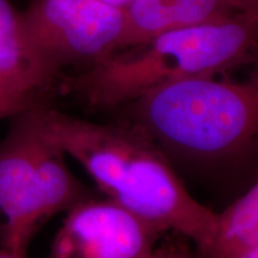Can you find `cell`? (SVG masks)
<instances>
[{"instance_id": "1", "label": "cell", "mask_w": 258, "mask_h": 258, "mask_svg": "<svg viewBox=\"0 0 258 258\" xmlns=\"http://www.w3.org/2000/svg\"><path fill=\"white\" fill-rule=\"evenodd\" d=\"M44 134L78 161L108 199L160 231L194 240L203 253L218 226V213L190 195L146 132L67 115L47 103L34 108Z\"/></svg>"}, {"instance_id": "2", "label": "cell", "mask_w": 258, "mask_h": 258, "mask_svg": "<svg viewBox=\"0 0 258 258\" xmlns=\"http://www.w3.org/2000/svg\"><path fill=\"white\" fill-rule=\"evenodd\" d=\"M257 48L258 14L243 11L228 21L166 31L115 51L88 70L63 74L57 90L90 108H116L160 86L252 62Z\"/></svg>"}, {"instance_id": "3", "label": "cell", "mask_w": 258, "mask_h": 258, "mask_svg": "<svg viewBox=\"0 0 258 258\" xmlns=\"http://www.w3.org/2000/svg\"><path fill=\"white\" fill-rule=\"evenodd\" d=\"M198 77L132 102L148 134L180 152L221 158L258 143V57L241 80Z\"/></svg>"}, {"instance_id": "4", "label": "cell", "mask_w": 258, "mask_h": 258, "mask_svg": "<svg viewBox=\"0 0 258 258\" xmlns=\"http://www.w3.org/2000/svg\"><path fill=\"white\" fill-rule=\"evenodd\" d=\"M34 108L12 116L0 141V247L21 254L51 217L88 199Z\"/></svg>"}, {"instance_id": "5", "label": "cell", "mask_w": 258, "mask_h": 258, "mask_svg": "<svg viewBox=\"0 0 258 258\" xmlns=\"http://www.w3.org/2000/svg\"><path fill=\"white\" fill-rule=\"evenodd\" d=\"M21 14L32 48L57 78L90 69L121 49L124 11L98 0H30Z\"/></svg>"}, {"instance_id": "6", "label": "cell", "mask_w": 258, "mask_h": 258, "mask_svg": "<svg viewBox=\"0 0 258 258\" xmlns=\"http://www.w3.org/2000/svg\"><path fill=\"white\" fill-rule=\"evenodd\" d=\"M67 213L48 258H148L163 232L109 199H84Z\"/></svg>"}, {"instance_id": "7", "label": "cell", "mask_w": 258, "mask_h": 258, "mask_svg": "<svg viewBox=\"0 0 258 258\" xmlns=\"http://www.w3.org/2000/svg\"><path fill=\"white\" fill-rule=\"evenodd\" d=\"M123 11L121 49L166 31L220 23L249 10L239 0H131Z\"/></svg>"}, {"instance_id": "8", "label": "cell", "mask_w": 258, "mask_h": 258, "mask_svg": "<svg viewBox=\"0 0 258 258\" xmlns=\"http://www.w3.org/2000/svg\"><path fill=\"white\" fill-rule=\"evenodd\" d=\"M59 82L29 42L21 14L0 0V92L41 104Z\"/></svg>"}, {"instance_id": "9", "label": "cell", "mask_w": 258, "mask_h": 258, "mask_svg": "<svg viewBox=\"0 0 258 258\" xmlns=\"http://www.w3.org/2000/svg\"><path fill=\"white\" fill-rule=\"evenodd\" d=\"M258 243V182L218 214V226L205 258H237Z\"/></svg>"}, {"instance_id": "10", "label": "cell", "mask_w": 258, "mask_h": 258, "mask_svg": "<svg viewBox=\"0 0 258 258\" xmlns=\"http://www.w3.org/2000/svg\"><path fill=\"white\" fill-rule=\"evenodd\" d=\"M41 104H43V103H41ZM36 105H38L37 103L25 101V99L17 98V97H12L0 92V120L11 118L12 116Z\"/></svg>"}, {"instance_id": "11", "label": "cell", "mask_w": 258, "mask_h": 258, "mask_svg": "<svg viewBox=\"0 0 258 258\" xmlns=\"http://www.w3.org/2000/svg\"><path fill=\"white\" fill-rule=\"evenodd\" d=\"M148 258H189V256L177 250H164L153 252Z\"/></svg>"}, {"instance_id": "12", "label": "cell", "mask_w": 258, "mask_h": 258, "mask_svg": "<svg viewBox=\"0 0 258 258\" xmlns=\"http://www.w3.org/2000/svg\"><path fill=\"white\" fill-rule=\"evenodd\" d=\"M98 2L104 3V4H108L111 6H115V8L124 10L125 8H127V5L129 4V2H131V0H98Z\"/></svg>"}, {"instance_id": "13", "label": "cell", "mask_w": 258, "mask_h": 258, "mask_svg": "<svg viewBox=\"0 0 258 258\" xmlns=\"http://www.w3.org/2000/svg\"><path fill=\"white\" fill-rule=\"evenodd\" d=\"M0 258H27V254H21L12 252V251H9L6 249H3L0 247Z\"/></svg>"}, {"instance_id": "14", "label": "cell", "mask_w": 258, "mask_h": 258, "mask_svg": "<svg viewBox=\"0 0 258 258\" xmlns=\"http://www.w3.org/2000/svg\"><path fill=\"white\" fill-rule=\"evenodd\" d=\"M237 258H258V243L253 245L252 247H250L249 250H246L245 252L240 254L239 257Z\"/></svg>"}, {"instance_id": "15", "label": "cell", "mask_w": 258, "mask_h": 258, "mask_svg": "<svg viewBox=\"0 0 258 258\" xmlns=\"http://www.w3.org/2000/svg\"><path fill=\"white\" fill-rule=\"evenodd\" d=\"M239 2L245 6L246 10L258 14V0H239Z\"/></svg>"}]
</instances>
